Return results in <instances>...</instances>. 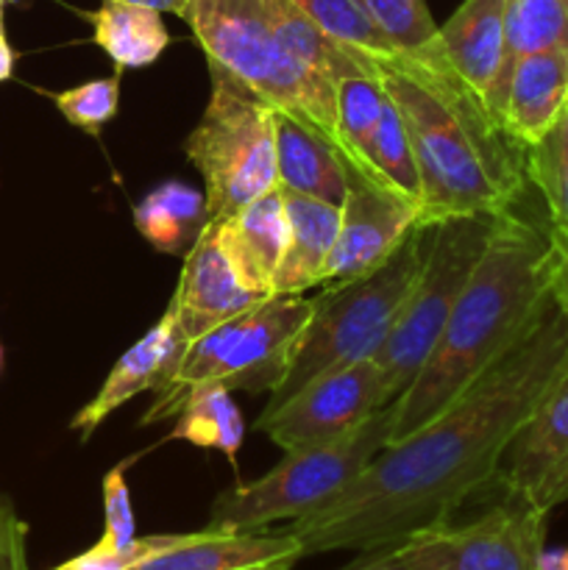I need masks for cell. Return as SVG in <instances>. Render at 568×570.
I'll use <instances>...</instances> for the list:
<instances>
[{
    "label": "cell",
    "mask_w": 568,
    "mask_h": 570,
    "mask_svg": "<svg viewBox=\"0 0 568 570\" xmlns=\"http://www.w3.org/2000/svg\"><path fill=\"white\" fill-rule=\"evenodd\" d=\"M557 245H560V278H557V298L562 301V306L568 309V239L555 234Z\"/></svg>",
    "instance_id": "37"
},
{
    "label": "cell",
    "mask_w": 568,
    "mask_h": 570,
    "mask_svg": "<svg viewBox=\"0 0 568 570\" xmlns=\"http://www.w3.org/2000/svg\"><path fill=\"white\" fill-rule=\"evenodd\" d=\"M3 3L6 0H0V37H3Z\"/></svg>",
    "instance_id": "42"
},
{
    "label": "cell",
    "mask_w": 568,
    "mask_h": 570,
    "mask_svg": "<svg viewBox=\"0 0 568 570\" xmlns=\"http://www.w3.org/2000/svg\"><path fill=\"white\" fill-rule=\"evenodd\" d=\"M217 228H221V243L239 282L254 293L273 298V284H276V273L282 267L290 239L282 187L276 184L271 193L251 200L234 217L217 223Z\"/></svg>",
    "instance_id": "18"
},
{
    "label": "cell",
    "mask_w": 568,
    "mask_h": 570,
    "mask_svg": "<svg viewBox=\"0 0 568 570\" xmlns=\"http://www.w3.org/2000/svg\"><path fill=\"white\" fill-rule=\"evenodd\" d=\"M50 98L72 128L89 134V137H100L106 122L115 120L117 109H120V72L61 89Z\"/></svg>",
    "instance_id": "32"
},
{
    "label": "cell",
    "mask_w": 568,
    "mask_h": 570,
    "mask_svg": "<svg viewBox=\"0 0 568 570\" xmlns=\"http://www.w3.org/2000/svg\"><path fill=\"white\" fill-rule=\"evenodd\" d=\"M546 518L549 512L507 490L505 501L473 521L445 523V570H540Z\"/></svg>",
    "instance_id": "11"
},
{
    "label": "cell",
    "mask_w": 568,
    "mask_h": 570,
    "mask_svg": "<svg viewBox=\"0 0 568 570\" xmlns=\"http://www.w3.org/2000/svg\"><path fill=\"white\" fill-rule=\"evenodd\" d=\"M187 348L189 343L178 332L176 317L170 309H165V315L117 360L92 401L76 412V417L70 421L72 432H78V438L87 443L95 429L104 426L123 404L148 390L159 393L178 371Z\"/></svg>",
    "instance_id": "16"
},
{
    "label": "cell",
    "mask_w": 568,
    "mask_h": 570,
    "mask_svg": "<svg viewBox=\"0 0 568 570\" xmlns=\"http://www.w3.org/2000/svg\"><path fill=\"white\" fill-rule=\"evenodd\" d=\"M276 176L278 187L332 206H343L351 184L332 139L282 111H276Z\"/></svg>",
    "instance_id": "20"
},
{
    "label": "cell",
    "mask_w": 568,
    "mask_h": 570,
    "mask_svg": "<svg viewBox=\"0 0 568 570\" xmlns=\"http://www.w3.org/2000/svg\"><path fill=\"white\" fill-rule=\"evenodd\" d=\"M131 460H123L104 476V534L100 549L111 554H128L137 543V521H134L131 490H128L126 471Z\"/></svg>",
    "instance_id": "34"
},
{
    "label": "cell",
    "mask_w": 568,
    "mask_h": 570,
    "mask_svg": "<svg viewBox=\"0 0 568 570\" xmlns=\"http://www.w3.org/2000/svg\"><path fill=\"white\" fill-rule=\"evenodd\" d=\"M499 479L505 490L543 512L568 501V371L516 434Z\"/></svg>",
    "instance_id": "13"
},
{
    "label": "cell",
    "mask_w": 568,
    "mask_h": 570,
    "mask_svg": "<svg viewBox=\"0 0 568 570\" xmlns=\"http://www.w3.org/2000/svg\"><path fill=\"white\" fill-rule=\"evenodd\" d=\"M267 301L265 295L254 293L239 282L232 259L221 243L217 223H206L200 237L195 239L193 250L184 256L182 278L173 293L170 306L178 323V332L187 343L209 334L221 323L232 321L239 312Z\"/></svg>",
    "instance_id": "15"
},
{
    "label": "cell",
    "mask_w": 568,
    "mask_h": 570,
    "mask_svg": "<svg viewBox=\"0 0 568 570\" xmlns=\"http://www.w3.org/2000/svg\"><path fill=\"white\" fill-rule=\"evenodd\" d=\"M87 20L92 26V42L115 61L117 72L154 65L170 45L161 11L148 6L104 0L100 9L89 11Z\"/></svg>",
    "instance_id": "23"
},
{
    "label": "cell",
    "mask_w": 568,
    "mask_h": 570,
    "mask_svg": "<svg viewBox=\"0 0 568 570\" xmlns=\"http://www.w3.org/2000/svg\"><path fill=\"white\" fill-rule=\"evenodd\" d=\"M440 42L457 76L501 122V81L507 56L505 0H462L460 9L440 26Z\"/></svg>",
    "instance_id": "17"
},
{
    "label": "cell",
    "mask_w": 568,
    "mask_h": 570,
    "mask_svg": "<svg viewBox=\"0 0 568 570\" xmlns=\"http://www.w3.org/2000/svg\"><path fill=\"white\" fill-rule=\"evenodd\" d=\"M388 95V92H384ZM371 184L393 193L407 204L421 206V176H418L415 150L399 106L384 98L376 131L371 139Z\"/></svg>",
    "instance_id": "30"
},
{
    "label": "cell",
    "mask_w": 568,
    "mask_h": 570,
    "mask_svg": "<svg viewBox=\"0 0 568 570\" xmlns=\"http://www.w3.org/2000/svg\"><path fill=\"white\" fill-rule=\"evenodd\" d=\"M388 404L382 371L371 356L315 376L287 401L262 410L254 429L282 451H293L343 438Z\"/></svg>",
    "instance_id": "10"
},
{
    "label": "cell",
    "mask_w": 568,
    "mask_h": 570,
    "mask_svg": "<svg viewBox=\"0 0 568 570\" xmlns=\"http://www.w3.org/2000/svg\"><path fill=\"white\" fill-rule=\"evenodd\" d=\"M134 549H137V543H134ZM134 549L128 551V554H111V551L100 549V546L95 543L89 551L61 562V566H56L53 570H126L134 560Z\"/></svg>",
    "instance_id": "36"
},
{
    "label": "cell",
    "mask_w": 568,
    "mask_h": 570,
    "mask_svg": "<svg viewBox=\"0 0 568 570\" xmlns=\"http://www.w3.org/2000/svg\"><path fill=\"white\" fill-rule=\"evenodd\" d=\"M209 72V100L184 150L204 178L209 223H223L278 184L276 109L228 72Z\"/></svg>",
    "instance_id": "8"
},
{
    "label": "cell",
    "mask_w": 568,
    "mask_h": 570,
    "mask_svg": "<svg viewBox=\"0 0 568 570\" xmlns=\"http://www.w3.org/2000/svg\"><path fill=\"white\" fill-rule=\"evenodd\" d=\"M505 106L507 81L518 59L540 50H568V0H505Z\"/></svg>",
    "instance_id": "28"
},
{
    "label": "cell",
    "mask_w": 568,
    "mask_h": 570,
    "mask_svg": "<svg viewBox=\"0 0 568 570\" xmlns=\"http://www.w3.org/2000/svg\"><path fill=\"white\" fill-rule=\"evenodd\" d=\"M182 20L204 48L209 67L228 72L271 109L315 128L334 145V83L284 48L259 0H187Z\"/></svg>",
    "instance_id": "5"
},
{
    "label": "cell",
    "mask_w": 568,
    "mask_h": 570,
    "mask_svg": "<svg viewBox=\"0 0 568 570\" xmlns=\"http://www.w3.org/2000/svg\"><path fill=\"white\" fill-rule=\"evenodd\" d=\"M206 223V195L184 181H161L134 206V226L159 254L187 256Z\"/></svg>",
    "instance_id": "22"
},
{
    "label": "cell",
    "mask_w": 568,
    "mask_h": 570,
    "mask_svg": "<svg viewBox=\"0 0 568 570\" xmlns=\"http://www.w3.org/2000/svg\"><path fill=\"white\" fill-rule=\"evenodd\" d=\"M349 195L340 206V232L323 271L321 287L351 282L390 259L418 226L415 206L349 173Z\"/></svg>",
    "instance_id": "12"
},
{
    "label": "cell",
    "mask_w": 568,
    "mask_h": 570,
    "mask_svg": "<svg viewBox=\"0 0 568 570\" xmlns=\"http://www.w3.org/2000/svg\"><path fill=\"white\" fill-rule=\"evenodd\" d=\"M568 104V50H540L518 59L507 81L501 128L523 150L538 142Z\"/></svg>",
    "instance_id": "19"
},
{
    "label": "cell",
    "mask_w": 568,
    "mask_h": 570,
    "mask_svg": "<svg viewBox=\"0 0 568 570\" xmlns=\"http://www.w3.org/2000/svg\"><path fill=\"white\" fill-rule=\"evenodd\" d=\"M393 421L395 404H388L343 438L284 451V460L265 476L217 495L206 527L262 532L273 523L315 515L371 465L379 451L388 449Z\"/></svg>",
    "instance_id": "6"
},
{
    "label": "cell",
    "mask_w": 568,
    "mask_h": 570,
    "mask_svg": "<svg viewBox=\"0 0 568 570\" xmlns=\"http://www.w3.org/2000/svg\"><path fill=\"white\" fill-rule=\"evenodd\" d=\"M334 92H337L334 148L343 156L349 173L371 184V139L388 95H384L382 83L365 72L340 78Z\"/></svg>",
    "instance_id": "26"
},
{
    "label": "cell",
    "mask_w": 568,
    "mask_h": 570,
    "mask_svg": "<svg viewBox=\"0 0 568 570\" xmlns=\"http://www.w3.org/2000/svg\"><path fill=\"white\" fill-rule=\"evenodd\" d=\"M434 228L415 226L388 262L365 276L332 284L312 298V315L298 334L282 382L267 395V406H278L306 382L337 367L371 360L388 340L412 293Z\"/></svg>",
    "instance_id": "4"
},
{
    "label": "cell",
    "mask_w": 568,
    "mask_h": 570,
    "mask_svg": "<svg viewBox=\"0 0 568 570\" xmlns=\"http://www.w3.org/2000/svg\"><path fill=\"white\" fill-rule=\"evenodd\" d=\"M173 417V440H184L195 449L221 451L232 465L237 462L245 443V417L226 384L206 382L193 387Z\"/></svg>",
    "instance_id": "24"
},
{
    "label": "cell",
    "mask_w": 568,
    "mask_h": 570,
    "mask_svg": "<svg viewBox=\"0 0 568 570\" xmlns=\"http://www.w3.org/2000/svg\"><path fill=\"white\" fill-rule=\"evenodd\" d=\"M568 371V309L543 321L460 399L410 438L390 443L315 515L290 523L304 557L371 551L451 523L471 495L499 479L507 449Z\"/></svg>",
    "instance_id": "1"
},
{
    "label": "cell",
    "mask_w": 568,
    "mask_h": 570,
    "mask_svg": "<svg viewBox=\"0 0 568 570\" xmlns=\"http://www.w3.org/2000/svg\"><path fill=\"white\" fill-rule=\"evenodd\" d=\"M337 570H445L443 527L418 532L382 549L360 551L354 562Z\"/></svg>",
    "instance_id": "33"
},
{
    "label": "cell",
    "mask_w": 568,
    "mask_h": 570,
    "mask_svg": "<svg viewBox=\"0 0 568 570\" xmlns=\"http://www.w3.org/2000/svg\"><path fill=\"white\" fill-rule=\"evenodd\" d=\"M259 3L262 9H265V17L271 20L276 37L282 39L284 48H287L301 65L315 70L317 76L329 78L334 87H337L340 78L365 72L337 42H332V39L312 22V17L306 14L295 0H259Z\"/></svg>",
    "instance_id": "27"
},
{
    "label": "cell",
    "mask_w": 568,
    "mask_h": 570,
    "mask_svg": "<svg viewBox=\"0 0 568 570\" xmlns=\"http://www.w3.org/2000/svg\"><path fill=\"white\" fill-rule=\"evenodd\" d=\"M278 560H304V549L287 529L223 532L206 527L189 534L137 538L126 570H251Z\"/></svg>",
    "instance_id": "14"
},
{
    "label": "cell",
    "mask_w": 568,
    "mask_h": 570,
    "mask_svg": "<svg viewBox=\"0 0 568 570\" xmlns=\"http://www.w3.org/2000/svg\"><path fill=\"white\" fill-rule=\"evenodd\" d=\"M523 167L543 198L551 232L568 239V104L555 126L523 150Z\"/></svg>",
    "instance_id": "31"
},
{
    "label": "cell",
    "mask_w": 568,
    "mask_h": 570,
    "mask_svg": "<svg viewBox=\"0 0 568 570\" xmlns=\"http://www.w3.org/2000/svg\"><path fill=\"white\" fill-rule=\"evenodd\" d=\"M332 42H337L368 76L395 65L401 50L384 37L360 0H295Z\"/></svg>",
    "instance_id": "25"
},
{
    "label": "cell",
    "mask_w": 568,
    "mask_h": 570,
    "mask_svg": "<svg viewBox=\"0 0 568 570\" xmlns=\"http://www.w3.org/2000/svg\"><path fill=\"white\" fill-rule=\"evenodd\" d=\"M310 315L312 298L273 295L189 343L178 371L145 412L143 426L176 415L184 395L206 382L226 384L232 393L245 390L271 395L287 371L293 345Z\"/></svg>",
    "instance_id": "7"
},
{
    "label": "cell",
    "mask_w": 568,
    "mask_h": 570,
    "mask_svg": "<svg viewBox=\"0 0 568 570\" xmlns=\"http://www.w3.org/2000/svg\"><path fill=\"white\" fill-rule=\"evenodd\" d=\"M115 3H134V6H148V9H156V11H161V14H178L182 17V11H184V3H187V0H115Z\"/></svg>",
    "instance_id": "38"
},
{
    "label": "cell",
    "mask_w": 568,
    "mask_h": 570,
    "mask_svg": "<svg viewBox=\"0 0 568 570\" xmlns=\"http://www.w3.org/2000/svg\"><path fill=\"white\" fill-rule=\"evenodd\" d=\"M493 223L496 217L471 215L451 217V220L434 226L427 259L412 284L410 298H407L399 321L390 328L384 345L373 356L382 371L390 404L407 393V387L427 365L434 343L449 323L451 309L460 301L462 289L488 245Z\"/></svg>",
    "instance_id": "9"
},
{
    "label": "cell",
    "mask_w": 568,
    "mask_h": 570,
    "mask_svg": "<svg viewBox=\"0 0 568 570\" xmlns=\"http://www.w3.org/2000/svg\"><path fill=\"white\" fill-rule=\"evenodd\" d=\"M373 78L410 131L421 176L418 226L512 209L527 181L523 148L457 72H434L401 56Z\"/></svg>",
    "instance_id": "3"
},
{
    "label": "cell",
    "mask_w": 568,
    "mask_h": 570,
    "mask_svg": "<svg viewBox=\"0 0 568 570\" xmlns=\"http://www.w3.org/2000/svg\"><path fill=\"white\" fill-rule=\"evenodd\" d=\"M14 48L9 45V39H6V33L0 37V83L9 81L11 76H14Z\"/></svg>",
    "instance_id": "39"
},
{
    "label": "cell",
    "mask_w": 568,
    "mask_h": 570,
    "mask_svg": "<svg viewBox=\"0 0 568 570\" xmlns=\"http://www.w3.org/2000/svg\"><path fill=\"white\" fill-rule=\"evenodd\" d=\"M560 245L512 212L496 217L488 245L451 309L427 365L395 404L390 443L438 417L488 367L516 348L557 295Z\"/></svg>",
    "instance_id": "2"
},
{
    "label": "cell",
    "mask_w": 568,
    "mask_h": 570,
    "mask_svg": "<svg viewBox=\"0 0 568 570\" xmlns=\"http://www.w3.org/2000/svg\"><path fill=\"white\" fill-rule=\"evenodd\" d=\"M295 562L298 560H278V562H271V566H259V568H251V570H293Z\"/></svg>",
    "instance_id": "40"
},
{
    "label": "cell",
    "mask_w": 568,
    "mask_h": 570,
    "mask_svg": "<svg viewBox=\"0 0 568 570\" xmlns=\"http://www.w3.org/2000/svg\"><path fill=\"white\" fill-rule=\"evenodd\" d=\"M360 3L401 53L434 72H457L440 42V26L432 20L427 0H360Z\"/></svg>",
    "instance_id": "29"
},
{
    "label": "cell",
    "mask_w": 568,
    "mask_h": 570,
    "mask_svg": "<svg viewBox=\"0 0 568 570\" xmlns=\"http://www.w3.org/2000/svg\"><path fill=\"white\" fill-rule=\"evenodd\" d=\"M28 527L9 499L0 495V570H31L28 568Z\"/></svg>",
    "instance_id": "35"
},
{
    "label": "cell",
    "mask_w": 568,
    "mask_h": 570,
    "mask_svg": "<svg viewBox=\"0 0 568 570\" xmlns=\"http://www.w3.org/2000/svg\"><path fill=\"white\" fill-rule=\"evenodd\" d=\"M282 195L290 220V239L282 267L276 273L273 295H301L310 287H321L323 271L337 243L340 206L284 187Z\"/></svg>",
    "instance_id": "21"
},
{
    "label": "cell",
    "mask_w": 568,
    "mask_h": 570,
    "mask_svg": "<svg viewBox=\"0 0 568 570\" xmlns=\"http://www.w3.org/2000/svg\"><path fill=\"white\" fill-rule=\"evenodd\" d=\"M6 371V351H3V343H0V373Z\"/></svg>",
    "instance_id": "41"
}]
</instances>
